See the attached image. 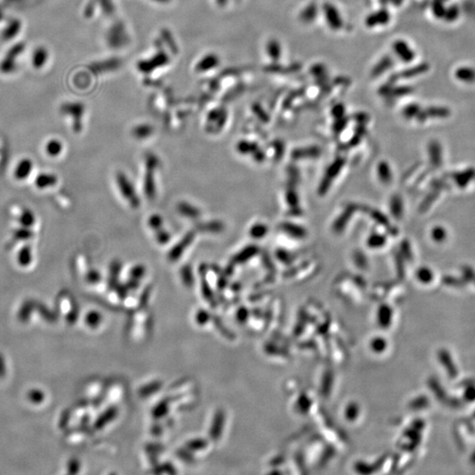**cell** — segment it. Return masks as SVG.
<instances>
[{"instance_id": "obj_1", "label": "cell", "mask_w": 475, "mask_h": 475, "mask_svg": "<svg viewBox=\"0 0 475 475\" xmlns=\"http://www.w3.org/2000/svg\"><path fill=\"white\" fill-rule=\"evenodd\" d=\"M27 50L24 41H17L5 50L0 58V75L12 76L21 68V59Z\"/></svg>"}, {"instance_id": "obj_2", "label": "cell", "mask_w": 475, "mask_h": 475, "mask_svg": "<svg viewBox=\"0 0 475 475\" xmlns=\"http://www.w3.org/2000/svg\"><path fill=\"white\" fill-rule=\"evenodd\" d=\"M0 26L2 27L0 29V41L5 44L15 41L23 30V22L15 17L4 20Z\"/></svg>"}, {"instance_id": "obj_3", "label": "cell", "mask_w": 475, "mask_h": 475, "mask_svg": "<svg viewBox=\"0 0 475 475\" xmlns=\"http://www.w3.org/2000/svg\"><path fill=\"white\" fill-rule=\"evenodd\" d=\"M50 60H51V54L47 46L40 44V45L35 46L30 51L29 64L34 71L40 72L41 70H45L49 66Z\"/></svg>"}, {"instance_id": "obj_4", "label": "cell", "mask_w": 475, "mask_h": 475, "mask_svg": "<svg viewBox=\"0 0 475 475\" xmlns=\"http://www.w3.org/2000/svg\"><path fill=\"white\" fill-rule=\"evenodd\" d=\"M322 9H323L325 20L330 29L335 31L342 29L343 27L342 17L335 4L332 3H325Z\"/></svg>"}, {"instance_id": "obj_5", "label": "cell", "mask_w": 475, "mask_h": 475, "mask_svg": "<svg viewBox=\"0 0 475 475\" xmlns=\"http://www.w3.org/2000/svg\"><path fill=\"white\" fill-rule=\"evenodd\" d=\"M391 20L390 13L385 9L377 10L376 12H372L365 19V25L368 28H377L380 26H385Z\"/></svg>"}, {"instance_id": "obj_6", "label": "cell", "mask_w": 475, "mask_h": 475, "mask_svg": "<svg viewBox=\"0 0 475 475\" xmlns=\"http://www.w3.org/2000/svg\"><path fill=\"white\" fill-rule=\"evenodd\" d=\"M393 50L398 58L404 63L412 61L414 58V52L410 49L409 45L402 40H397L393 42Z\"/></svg>"}, {"instance_id": "obj_7", "label": "cell", "mask_w": 475, "mask_h": 475, "mask_svg": "<svg viewBox=\"0 0 475 475\" xmlns=\"http://www.w3.org/2000/svg\"><path fill=\"white\" fill-rule=\"evenodd\" d=\"M117 185H118L119 189H121L122 190V195L123 197L127 199L130 202V204L131 206H137L138 204V201L136 199V197H135V193L133 194V190H132V186H131V183L129 182L128 179H126L125 177L122 175V174H119L117 176Z\"/></svg>"}, {"instance_id": "obj_8", "label": "cell", "mask_w": 475, "mask_h": 475, "mask_svg": "<svg viewBox=\"0 0 475 475\" xmlns=\"http://www.w3.org/2000/svg\"><path fill=\"white\" fill-rule=\"evenodd\" d=\"M391 66H392V59L389 57H385L378 64H377V66L374 67L372 75L374 77L380 76L382 73H384L386 70H389Z\"/></svg>"}, {"instance_id": "obj_9", "label": "cell", "mask_w": 475, "mask_h": 475, "mask_svg": "<svg viewBox=\"0 0 475 475\" xmlns=\"http://www.w3.org/2000/svg\"><path fill=\"white\" fill-rule=\"evenodd\" d=\"M34 308V305L32 301L26 302L21 306V310L19 311V314H18L19 320H21V322H27L32 314Z\"/></svg>"}, {"instance_id": "obj_10", "label": "cell", "mask_w": 475, "mask_h": 475, "mask_svg": "<svg viewBox=\"0 0 475 475\" xmlns=\"http://www.w3.org/2000/svg\"><path fill=\"white\" fill-rule=\"evenodd\" d=\"M268 51H269V55L272 59H274V60H277L281 57V46L279 44V42L275 40H272V41L269 42L268 44Z\"/></svg>"}, {"instance_id": "obj_11", "label": "cell", "mask_w": 475, "mask_h": 475, "mask_svg": "<svg viewBox=\"0 0 475 475\" xmlns=\"http://www.w3.org/2000/svg\"><path fill=\"white\" fill-rule=\"evenodd\" d=\"M316 16V7L314 4H310L307 7L304 9L303 12H301V19L305 22H311L313 21Z\"/></svg>"}, {"instance_id": "obj_12", "label": "cell", "mask_w": 475, "mask_h": 475, "mask_svg": "<svg viewBox=\"0 0 475 475\" xmlns=\"http://www.w3.org/2000/svg\"><path fill=\"white\" fill-rule=\"evenodd\" d=\"M28 398H29L30 402L35 403V404H40L44 401L45 395H44L43 392H41V390L31 389L28 393Z\"/></svg>"}, {"instance_id": "obj_13", "label": "cell", "mask_w": 475, "mask_h": 475, "mask_svg": "<svg viewBox=\"0 0 475 475\" xmlns=\"http://www.w3.org/2000/svg\"><path fill=\"white\" fill-rule=\"evenodd\" d=\"M44 305H41L40 306V309H39V311L41 312V315L47 321H49V322H52L55 320V316H54L53 313H51L50 311H49L47 308L43 307Z\"/></svg>"}, {"instance_id": "obj_14", "label": "cell", "mask_w": 475, "mask_h": 475, "mask_svg": "<svg viewBox=\"0 0 475 475\" xmlns=\"http://www.w3.org/2000/svg\"><path fill=\"white\" fill-rule=\"evenodd\" d=\"M98 313L97 312H90L87 317H86V321L87 323L89 324L90 326H95L99 323V320H100V318H99Z\"/></svg>"}, {"instance_id": "obj_15", "label": "cell", "mask_w": 475, "mask_h": 475, "mask_svg": "<svg viewBox=\"0 0 475 475\" xmlns=\"http://www.w3.org/2000/svg\"><path fill=\"white\" fill-rule=\"evenodd\" d=\"M79 470V463L76 459H70L68 464V472L70 474H77Z\"/></svg>"}, {"instance_id": "obj_16", "label": "cell", "mask_w": 475, "mask_h": 475, "mask_svg": "<svg viewBox=\"0 0 475 475\" xmlns=\"http://www.w3.org/2000/svg\"><path fill=\"white\" fill-rule=\"evenodd\" d=\"M5 373H6V369H5L4 356L2 354H0V378L5 376Z\"/></svg>"}, {"instance_id": "obj_17", "label": "cell", "mask_w": 475, "mask_h": 475, "mask_svg": "<svg viewBox=\"0 0 475 475\" xmlns=\"http://www.w3.org/2000/svg\"><path fill=\"white\" fill-rule=\"evenodd\" d=\"M382 3H386L387 4H396V3H399L400 0H381Z\"/></svg>"}]
</instances>
